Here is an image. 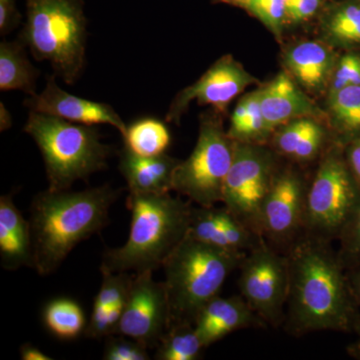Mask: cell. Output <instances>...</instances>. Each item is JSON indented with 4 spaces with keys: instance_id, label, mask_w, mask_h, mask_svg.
Returning a JSON list of instances; mask_svg holds the SVG:
<instances>
[{
    "instance_id": "5bb4252c",
    "label": "cell",
    "mask_w": 360,
    "mask_h": 360,
    "mask_svg": "<svg viewBox=\"0 0 360 360\" xmlns=\"http://www.w3.org/2000/svg\"><path fill=\"white\" fill-rule=\"evenodd\" d=\"M56 77L52 75L47 77L44 89L26 99L25 104L30 111L79 124H110L122 136L125 134L127 127L112 106L68 94L58 86Z\"/></svg>"
},
{
    "instance_id": "d6a6232c",
    "label": "cell",
    "mask_w": 360,
    "mask_h": 360,
    "mask_svg": "<svg viewBox=\"0 0 360 360\" xmlns=\"http://www.w3.org/2000/svg\"><path fill=\"white\" fill-rule=\"evenodd\" d=\"M20 21L16 0H0V34L6 37L20 25Z\"/></svg>"
},
{
    "instance_id": "ba28073f",
    "label": "cell",
    "mask_w": 360,
    "mask_h": 360,
    "mask_svg": "<svg viewBox=\"0 0 360 360\" xmlns=\"http://www.w3.org/2000/svg\"><path fill=\"white\" fill-rule=\"evenodd\" d=\"M234 141L217 116H203L191 155L175 168L172 191L198 206L222 202L225 179L232 165Z\"/></svg>"
},
{
    "instance_id": "5b68a950",
    "label": "cell",
    "mask_w": 360,
    "mask_h": 360,
    "mask_svg": "<svg viewBox=\"0 0 360 360\" xmlns=\"http://www.w3.org/2000/svg\"><path fill=\"white\" fill-rule=\"evenodd\" d=\"M84 0H26V22L18 39L39 61L51 63L66 84L85 65L87 21Z\"/></svg>"
},
{
    "instance_id": "d590c367",
    "label": "cell",
    "mask_w": 360,
    "mask_h": 360,
    "mask_svg": "<svg viewBox=\"0 0 360 360\" xmlns=\"http://www.w3.org/2000/svg\"><path fill=\"white\" fill-rule=\"evenodd\" d=\"M21 359L23 360H51V357L42 352L39 348L30 345V343H25L21 345L20 349Z\"/></svg>"
},
{
    "instance_id": "7a4b0ae2",
    "label": "cell",
    "mask_w": 360,
    "mask_h": 360,
    "mask_svg": "<svg viewBox=\"0 0 360 360\" xmlns=\"http://www.w3.org/2000/svg\"><path fill=\"white\" fill-rule=\"evenodd\" d=\"M120 191L110 186L82 191L47 189L30 206L33 269L42 276L60 266L71 250L108 224Z\"/></svg>"
},
{
    "instance_id": "52a82bcc",
    "label": "cell",
    "mask_w": 360,
    "mask_h": 360,
    "mask_svg": "<svg viewBox=\"0 0 360 360\" xmlns=\"http://www.w3.org/2000/svg\"><path fill=\"white\" fill-rule=\"evenodd\" d=\"M360 201V186L350 172L343 146L333 143L317 165L309 184L304 236L338 241Z\"/></svg>"
},
{
    "instance_id": "d6986e66",
    "label": "cell",
    "mask_w": 360,
    "mask_h": 360,
    "mask_svg": "<svg viewBox=\"0 0 360 360\" xmlns=\"http://www.w3.org/2000/svg\"><path fill=\"white\" fill-rule=\"evenodd\" d=\"M0 258L4 269L34 266L30 220L14 205L11 194L0 198Z\"/></svg>"
},
{
    "instance_id": "8992f818",
    "label": "cell",
    "mask_w": 360,
    "mask_h": 360,
    "mask_svg": "<svg viewBox=\"0 0 360 360\" xmlns=\"http://www.w3.org/2000/svg\"><path fill=\"white\" fill-rule=\"evenodd\" d=\"M25 131L41 153L51 191H70L75 181L87 179L108 165L111 148L101 141L94 125L30 111Z\"/></svg>"
},
{
    "instance_id": "f1b7e54d",
    "label": "cell",
    "mask_w": 360,
    "mask_h": 360,
    "mask_svg": "<svg viewBox=\"0 0 360 360\" xmlns=\"http://www.w3.org/2000/svg\"><path fill=\"white\" fill-rule=\"evenodd\" d=\"M101 271L103 283L94 300V304L110 307L116 303L125 302L134 276H129L127 272Z\"/></svg>"
},
{
    "instance_id": "f35d334b",
    "label": "cell",
    "mask_w": 360,
    "mask_h": 360,
    "mask_svg": "<svg viewBox=\"0 0 360 360\" xmlns=\"http://www.w3.org/2000/svg\"><path fill=\"white\" fill-rule=\"evenodd\" d=\"M225 1L236 2V4H238V2L239 1V0H225Z\"/></svg>"
},
{
    "instance_id": "e575fe53",
    "label": "cell",
    "mask_w": 360,
    "mask_h": 360,
    "mask_svg": "<svg viewBox=\"0 0 360 360\" xmlns=\"http://www.w3.org/2000/svg\"><path fill=\"white\" fill-rule=\"evenodd\" d=\"M343 150L350 172L360 186V137L343 146Z\"/></svg>"
},
{
    "instance_id": "603a6c76",
    "label": "cell",
    "mask_w": 360,
    "mask_h": 360,
    "mask_svg": "<svg viewBox=\"0 0 360 360\" xmlns=\"http://www.w3.org/2000/svg\"><path fill=\"white\" fill-rule=\"evenodd\" d=\"M42 319L45 328L59 340H77L86 328L84 310L70 298H56L46 303Z\"/></svg>"
},
{
    "instance_id": "83f0119b",
    "label": "cell",
    "mask_w": 360,
    "mask_h": 360,
    "mask_svg": "<svg viewBox=\"0 0 360 360\" xmlns=\"http://www.w3.org/2000/svg\"><path fill=\"white\" fill-rule=\"evenodd\" d=\"M286 1L288 0H239L238 4L279 37L286 20Z\"/></svg>"
},
{
    "instance_id": "d4e9b609",
    "label": "cell",
    "mask_w": 360,
    "mask_h": 360,
    "mask_svg": "<svg viewBox=\"0 0 360 360\" xmlns=\"http://www.w3.org/2000/svg\"><path fill=\"white\" fill-rule=\"evenodd\" d=\"M322 34L335 46L360 44V6L345 4L333 11L322 23Z\"/></svg>"
},
{
    "instance_id": "9a60e30c",
    "label": "cell",
    "mask_w": 360,
    "mask_h": 360,
    "mask_svg": "<svg viewBox=\"0 0 360 360\" xmlns=\"http://www.w3.org/2000/svg\"><path fill=\"white\" fill-rule=\"evenodd\" d=\"M258 99L270 136L277 129L297 118L328 120L326 112L309 98L288 72L279 73L258 89Z\"/></svg>"
},
{
    "instance_id": "6da1fadb",
    "label": "cell",
    "mask_w": 360,
    "mask_h": 360,
    "mask_svg": "<svg viewBox=\"0 0 360 360\" xmlns=\"http://www.w3.org/2000/svg\"><path fill=\"white\" fill-rule=\"evenodd\" d=\"M286 255L290 283L284 329L295 336L354 333V297L347 270L331 243L303 236Z\"/></svg>"
},
{
    "instance_id": "4316f807",
    "label": "cell",
    "mask_w": 360,
    "mask_h": 360,
    "mask_svg": "<svg viewBox=\"0 0 360 360\" xmlns=\"http://www.w3.org/2000/svg\"><path fill=\"white\" fill-rule=\"evenodd\" d=\"M338 258L345 270L360 264V201L338 239Z\"/></svg>"
},
{
    "instance_id": "74e56055",
    "label": "cell",
    "mask_w": 360,
    "mask_h": 360,
    "mask_svg": "<svg viewBox=\"0 0 360 360\" xmlns=\"http://www.w3.org/2000/svg\"><path fill=\"white\" fill-rule=\"evenodd\" d=\"M347 350V354L350 357L360 360V338H357V340L355 341V342L348 345Z\"/></svg>"
},
{
    "instance_id": "ffe728a7",
    "label": "cell",
    "mask_w": 360,
    "mask_h": 360,
    "mask_svg": "<svg viewBox=\"0 0 360 360\" xmlns=\"http://www.w3.org/2000/svg\"><path fill=\"white\" fill-rule=\"evenodd\" d=\"M26 49L20 39L0 44V89L21 90L30 96L37 94L39 70L30 63Z\"/></svg>"
},
{
    "instance_id": "277c9868",
    "label": "cell",
    "mask_w": 360,
    "mask_h": 360,
    "mask_svg": "<svg viewBox=\"0 0 360 360\" xmlns=\"http://www.w3.org/2000/svg\"><path fill=\"white\" fill-rule=\"evenodd\" d=\"M245 255L186 234L162 265L170 326L193 324L206 303L219 295L227 277L238 269Z\"/></svg>"
},
{
    "instance_id": "8d00e7d4",
    "label": "cell",
    "mask_w": 360,
    "mask_h": 360,
    "mask_svg": "<svg viewBox=\"0 0 360 360\" xmlns=\"http://www.w3.org/2000/svg\"><path fill=\"white\" fill-rule=\"evenodd\" d=\"M13 127V116L4 103H0V130L6 131Z\"/></svg>"
},
{
    "instance_id": "9c48e42d",
    "label": "cell",
    "mask_w": 360,
    "mask_h": 360,
    "mask_svg": "<svg viewBox=\"0 0 360 360\" xmlns=\"http://www.w3.org/2000/svg\"><path fill=\"white\" fill-rule=\"evenodd\" d=\"M277 156L265 144L234 141L233 160L225 179L222 205L260 238V214L278 172Z\"/></svg>"
},
{
    "instance_id": "3957f363",
    "label": "cell",
    "mask_w": 360,
    "mask_h": 360,
    "mask_svg": "<svg viewBox=\"0 0 360 360\" xmlns=\"http://www.w3.org/2000/svg\"><path fill=\"white\" fill-rule=\"evenodd\" d=\"M131 224L120 248L104 252L101 270L155 271L186 238L193 206L170 193H130Z\"/></svg>"
},
{
    "instance_id": "e0dca14e",
    "label": "cell",
    "mask_w": 360,
    "mask_h": 360,
    "mask_svg": "<svg viewBox=\"0 0 360 360\" xmlns=\"http://www.w3.org/2000/svg\"><path fill=\"white\" fill-rule=\"evenodd\" d=\"M288 72L300 87L314 94L328 89L336 65L333 52L323 42H300L293 45L284 56Z\"/></svg>"
},
{
    "instance_id": "30bf717a",
    "label": "cell",
    "mask_w": 360,
    "mask_h": 360,
    "mask_svg": "<svg viewBox=\"0 0 360 360\" xmlns=\"http://www.w3.org/2000/svg\"><path fill=\"white\" fill-rule=\"evenodd\" d=\"M240 295L266 326H283L288 302V255L262 240L245 255L238 267Z\"/></svg>"
},
{
    "instance_id": "4fadbf2b",
    "label": "cell",
    "mask_w": 360,
    "mask_h": 360,
    "mask_svg": "<svg viewBox=\"0 0 360 360\" xmlns=\"http://www.w3.org/2000/svg\"><path fill=\"white\" fill-rule=\"evenodd\" d=\"M255 78L231 56L219 59L205 75L175 96L167 115V122L179 123L191 101L212 105L224 111L227 105L248 86Z\"/></svg>"
},
{
    "instance_id": "cb8c5ba5",
    "label": "cell",
    "mask_w": 360,
    "mask_h": 360,
    "mask_svg": "<svg viewBox=\"0 0 360 360\" xmlns=\"http://www.w3.org/2000/svg\"><path fill=\"white\" fill-rule=\"evenodd\" d=\"M156 348L158 360H196L205 349L193 323L170 326Z\"/></svg>"
},
{
    "instance_id": "44dd1931",
    "label": "cell",
    "mask_w": 360,
    "mask_h": 360,
    "mask_svg": "<svg viewBox=\"0 0 360 360\" xmlns=\"http://www.w3.org/2000/svg\"><path fill=\"white\" fill-rule=\"evenodd\" d=\"M335 143L345 146L360 137V85H352L329 94L328 115Z\"/></svg>"
},
{
    "instance_id": "8fae6325",
    "label": "cell",
    "mask_w": 360,
    "mask_h": 360,
    "mask_svg": "<svg viewBox=\"0 0 360 360\" xmlns=\"http://www.w3.org/2000/svg\"><path fill=\"white\" fill-rule=\"evenodd\" d=\"M309 184L295 168H278L262 206V238L285 255L304 236Z\"/></svg>"
},
{
    "instance_id": "4dcf8cb0",
    "label": "cell",
    "mask_w": 360,
    "mask_h": 360,
    "mask_svg": "<svg viewBox=\"0 0 360 360\" xmlns=\"http://www.w3.org/2000/svg\"><path fill=\"white\" fill-rule=\"evenodd\" d=\"M352 85H360V56L347 53L336 61L329 82L328 96Z\"/></svg>"
},
{
    "instance_id": "484cf974",
    "label": "cell",
    "mask_w": 360,
    "mask_h": 360,
    "mask_svg": "<svg viewBox=\"0 0 360 360\" xmlns=\"http://www.w3.org/2000/svg\"><path fill=\"white\" fill-rule=\"evenodd\" d=\"M127 302V300H125ZM125 302L116 303L110 307L94 304L90 321L85 328L87 338H99L117 335L118 326L124 307Z\"/></svg>"
},
{
    "instance_id": "7c38bea8",
    "label": "cell",
    "mask_w": 360,
    "mask_h": 360,
    "mask_svg": "<svg viewBox=\"0 0 360 360\" xmlns=\"http://www.w3.org/2000/svg\"><path fill=\"white\" fill-rule=\"evenodd\" d=\"M153 271L135 274L118 326L117 335L156 348L170 328L169 305L165 283Z\"/></svg>"
},
{
    "instance_id": "1f68e13d",
    "label": "cell",
    "mask_w": 360,
    "mask_h": 360,
    "mask_svg": "<svg viewBox=\"0 0 360 360\" xmlns=\"http://www.w3.org/2000/svg\"><path fill=\"white\" fill-rule=\"evenodd\" d=\"M321 0H288L286 1V20L300 23L309 20L321 6Z\"/></svg>"
},
{
    "instance_id": "ac0fdd59",
    "label": "cell",
    "mask_w": 360,
    "mask_h": 360,
    "mask_svg": "<svg viewBox=\"0 0 360 360\" xmlns=\"http://www.w3.org/2000/svg\"><path fill=\"white\" fill-rule=\"evenodd\" d=\"M180 162L167 153L141 156L123 146L120 170L127 180L130 193L162 194L172 191L175 168Z\"/></svg>"
},
{
    "instance_id": "836d02e7",
    "label": "cell",
    "mask_w": 360,
    "mask_h": 360,
    "mask_svg": "<svg viewBox=\"0 0 360 360\" xmlns=\"http://www.w3.org/2000/svg\"><path fill=\"white\" fill-rule=\"evenodd\" d=\"M347 274L356 312L354 335H357V338H360V264L347 269Z\"/></svg>"
},
{
    "instance_id": "f546056e",
    "label": "cell",
    "mask_w": 360,
    "mask_h": 360,
    "mask_svg": "<svg viewBox=\"0 0 360 360\" xmlns=\"http://www.w3.org/2000/svg\"><path fill=\"white\" fill-rule=\"evenodd\" d=\"M149 348L141 341L127 336L120 338L110 335L106 340L103 359L105 360H148Z\"/></svg>"
},
{
    "instance_id": "2e32d148",
    "label": "cell",
    "mask_w": 360,
    "mask_h": 360,
    "mask_svg": "<svg viewBox=\"0 0 360 360\" xmlns=\"http://www.w3.org/2000/svg\"><path fill=\"white\" fill-rule=\"evenodd\" d=\"M193 326L205 348L234 331L267 326L240 295H217L200 309Z\"/></svg>"
},
{
    "instance_id": "7402d4cb",
    "label": "cell",
    "mask_w": 360,
    "mask_h": 360,
    "mask_svg": "<svg viewBox=\"0 0 360 360\" xmlns=\"http://www.w3.org/2000/svg\"><path fill=\"white\" fill-rule=\"evenodd\" d=\"M124 146L134 155H165L172 142V135L165 123L153 117L141 118L127 127L123 135Z\"/></svg>"
}]
</instances>
